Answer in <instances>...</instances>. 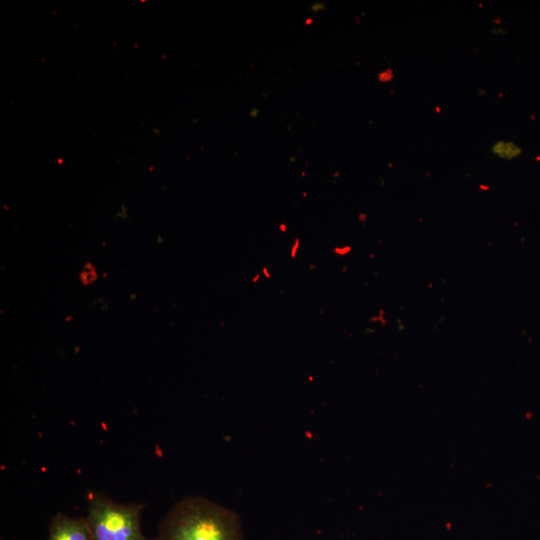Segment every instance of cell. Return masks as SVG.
Wrapping results in <instances>:
<instances>
[{
    "instance_id": "6da1fadb",
    "label": "cell",
    "mask_w": 540,
    "mask_h": 540,
    "mask_svg": "<svg viewBox=\"0 0 540 540\" xmlns=\"http://www.w3.org/2000/svg\"><path fill=\"white\" fill-rule=\"evenodd\" d=\"M154 540H244L233 510L201 496H187L162 519Z\"/></svg>"
},
{
    "instance_id": "7a4b0ae2",
    "label": "cell",
    "mask_w": 540,
    "mask_h": 540,
    "mask_svg": "<svg viewBox=\"0 0 540 540\" xmlns=\"http://www.w3.org/2000/svg\"><path fill=\"white\" fill-rule=\"evenodd\" d=\"M142 503L122 504L91 492L85 517L93 540H154L141 528Z\"/></svg>"
},
{
    "instance_id": "3957f363",
    "label": "cell",
    "mask_w": 540,
    "mask_h": 540,
    "mask_svg": "<svg viewBox=\"0 0 540 540\" xmlns=\"http://www.w3.org/2000/svg\"><path fill=\"white\" fill-rule=\"evenodd\" d=\"M47 540H93L85 517L56 513L49 524Z\"/></svg>"
},
{
    "instance_id": "277c9868",
    "label": "cell",
    "mask_w": 540,
    "mask_h": 540,
    "mask_svg": "<svg viewBox=\"0 0 540 540\" xmlns=\"http://www.w3.org/2000/svg\"><path fill=\"white\" fill-rule=\"evenodd\" d=\"M492 153L502 159L512 160L522 154V148L513 141L498 140L491 146Z\"/></svg>"
},
{
    "instance_id": "5b68a950",
    "label": "cell",
    "mask_w": 540,
    "mask_h": 540,
    "mask_svg": "<svg viewBox=\"0 0 540 540\" xmlns=\"http://www.w3.org/2000/svg\"><path fill=\"white\" fill-rule=\"evenodd\" d=\"M97 278L98 275L94 265L90 262H87L79 273V279L81 283L83 285H91L97 280Z\"/></svg>"
},
{
    "instance_id": "8992f818",
    "label": "cell",
    "mask_w": 540,
    "mask_h": 540,
    "mask_svg": "<svg viewBox=\"0 0 540 540\" xmlns=\"http://www.w3.org/2000/svg\"><path fill=\"white\" fill-rule=\"evenodd\" d=\"M392 79H393V71L390 68L378 74V80L380 82L386 83V82L391 81Z\"/></svg>"
}]
</instances>
